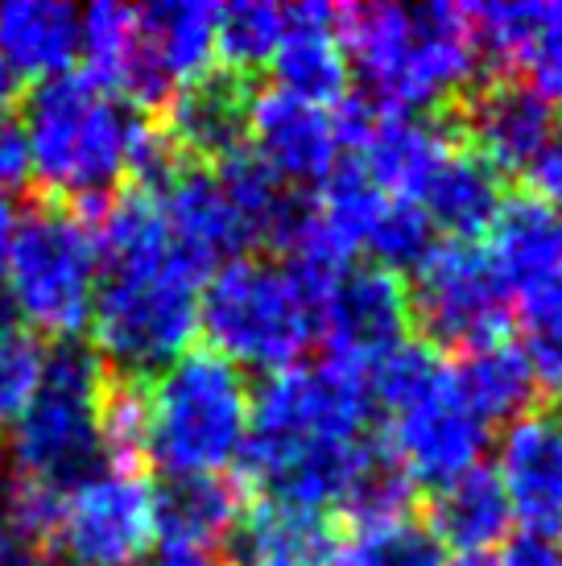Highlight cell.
<instances>
[{
	"mask_svg": "<svg viewBox=\"0 0 562 566\" xmlns=\"http://www.w3.org/2000/svg\"><path fill=\"white\" fill-rule=\"evenodd\" d=\"M145 566H216V554L195 542H178V537H157L154 554Z\"/></svg>",
	"mask_w": 562,
	"mask_h": 566,
	"instance_id": "39",
	"label": "cell"
},
{
	"mask_svg": "<svg viewBox=\"0 0 562 566\" xmlns=\"http://www.w3.org/2000/svg\"><path fill=\"white\" fill-rule=\"evenodd\" d=\"M340 509L356 521V530H376V525H393V521L409 517V509H414V480L402 472V463L389 455L385 442L360 468V475L352 480Z\"/></svg>",
	"mask_w": 562,
	"mask_h": 566,
	"instance_id": "30",
	"label": "cell"
},
{
	"mask_svg": "<svg viewBox=\"0 0 562 566\" xmlns=\"http://www.w3.org/2000/svg\"><path fill=\"white\" fill-rule=\"evenodd\" d=\"M273 75L281 92L298 95L319 108H335L347 95V54L340 42V9L335 4H290L285 33L273 54Z\"/></svg>",
	"mask_w": 562,
	"mask_h": 566,
	"instance_id": "17",
	"label": "cell"
},
{
	"mask_svg": "<svg viewBox=\"0 0 562 566\" xmlns=\"http://www.w3.org/2000/svg\"><path fill=\"white\" fill-rule=\"evenodd\" d=\"M13 232H17V207H13V199L0 190V282H4L9 249H13Z\"/></svg>",
	"mask_w": 562,
	"mask_h": 566,
	"instance_id": "40",
	"label": "cell"
},
{
	"mask_svg": "<svg viewBox=\"0 0 562 566\" xmlns=\"http://www.w3.org/2000/svg\"><path fill=\"white\" fill-rule=\"evenodd\" d=\"M497 480L525 534H562V422L554 413H525L504 430Z\"/></svg>",
	"mask_w": 562,
	"mask_h": 566,
	"instance_id": "14",
	"label": "cell"
},
{
	"mask_svg": "<svg viewBox=\"0 0 562 566\" xmlns=\"http://www.w3.org/2000/svg\"><path fill=\"white\" fill-rule=\"evenodd\" d=\"M100 447L104 463L121 472H140L149 463V389L145 380L112 377L100 401Z\"/></svg>",
	"mask_w": 562,
	"mask_h": 566,
	"instance_id": "29",
	"label": "cell"
},
{
	"mask_svg": "<svg viewBox=\"0 0 562 566\" xmlns=\"http://www.w3.org/2000/svg\"><path fill=\"white\" fill-rule=\"evenodd\" d=\"M38 566H59V563H38Z\"/></svg>",
	"mask_w": 562,
	"mask_h": 566,
	"instance_id": "43",
	"label": "cell"
},
{
	"mask_svg": "<svg viewBox=\"0 0 562 566\" xmlns=\"http://www.w3.org/2000/svg\"><path fill=\"white\" fill-rule=\"evenodd\" d=\"M488 261L500 273L509 298L562 282V216L533 195L504 199L488 223Z\"/></svg>",
	"mask_w": 562,
	"mask_h": 566,
	"instance_id": "18",
	"label": "cell"
},
{
	"mask_svg": "<svg viewBox=\"0 0 562 566\" xmlns=\"http://www.w3.org/2000/svg\"><path fill=\"white\" fill-rule=\"evenodd\" d=\"M50 368V344L25 323H0V426H13L33 397L42 394Z\"/></svg>",
	"mask_w": 562,
	"mask_h": 566,
	"instance_id": "31",
	"label": "cell"
},
{
	"mask_svg": "<svg viewBox=\"0 0 562 566\" xmlns=\"http://www.w3.org/2000/svg\"><path fill=\"white\" fill-rule=\"evenodd\" d=\"M252 394L244 373L211 347H190L149 385V463L178 475H219L249 434Z\"/></svg>",
	"mask_w": 562,
	"mask_h": 566,
	"instance_id": "7",
	"label": "cell"
},
{
	"mask_svg": "<svg viewBox=\"0 0 562 566\" xmlns=\"http://www.w3.org/2000/svg\"><path fill=\"white\" fill-rule=\"evenodd\" d=\"M525 71H530V87L550 108L562 104V4H547L542 9V30H538V42H533L530 59H525Z\"/></svg>",
	"mask_w": 562,
	"mask_h": 566,
	"instance_id": "35",
	"label": "cell"
},
{
	"mask_svg": "<svg viewBox=\"0 0 562 566\" xmlns=\"http://www.w3.org/2000/svg\"><path fill=\"white\" fill-rule=\"evenodd\" d=\"M406 331L409 294L397 273L352 265L327 285L319 311V339L327 344V360L373 373L389 352L406 344Z\"/></svg>",
	"mask_w": 562,
	"mask_h": 566,
	"instance_id": "12",
	"label": "cell"
},
{
	"mask_svg": "<svg viewBox=\"0 0 562 566\" xmlns=\"http://www.w3.org/2000/svg\"><path fill=\"white\" fill-rule=\"evenodd\" d=\"M252 154L266 161L290 190L323 187L340 158V137L331 108L306 104L281 87L249 92V128Z\"/></svg>",
	"mask_w": 562,
	"mask_h": 566,
	"instance_id": "13",
	"label": "cell"
},
{
	"mask_svg": "<svg viewBox=\"0 0 562 566\" xmlns=\"http://www.w3.org/2000/svg\"><path fill=\"white\" fill-rule=\"evenodd\" d=\"M166 137L187 161L223 158L244 145L249 128V83L211 71L204 80L187 83L183 92H174L170 116L162 120Z\"/></svg>",
	"mask_w": 562,
	"mask_h": 566,
	"instance_id": "23",
	"label": "cell"
},
{
	"mask_svg": "<svg viewBox=\"0 0 562 566\" xmlns=\"http://www.w3.org/2000/svg\"><path fill=\"white\" fill-rule=\"evenodd\" d=\"M517 318L525 331L521 352L530 360L538 389H547L550 397H562V282L517 298Z\"/></svg>",
	"mask_w": 562,
	"mask_h": 566,
	"instance_id": "33",
	"label": "cell"
},
{
	"mask_svg": "<svg viewBox=\"0 0 562 566\" xmlns=\"http://www.w3.org/2000/svg\"><path fill=\"white\" fill-rule=\"evenodd\" d=\"M140 120L145 112L128 108L87 71L33 83L21 125L33 178L59 195V203L108 199L128 174Z\"/></svg>",
	"mask_w": 562,
	"mask_h": 566,
	"instance_id": "4",
	"label": "cell"
},
{
	"mask_svg": "<svg viewBox=\"0 0 562 566\" xmlns=\"http://www.w3.org/2000/svg\"><path fill=\"white\" fill-rule=\"evenodd\" d=\"M108 380V364L95 356V347L79 339L50 347L42 394L9 426V475L66 496L75 484L104 472L100 401Z\"/></svg>",
	"mask_w": 562,
	"mask_h": 566,
	"instance_id": "8",
	"label": "cell"
},
{
	"mask_svg": "<svg viewBox=\"0 0 562 566\" xmlns=\"http://www.w3.org/2000/svg\"><path fill=\"white\" fill-rule=\"evenodd\" d=\"M340 537L323 513L281 501L252 504L228 534L232 566H331Z\"/></svg>",
	"mask_w": 562,
	"mask_h": 566,
	"instance_id": "21",
	"label": "cell"
},
{
	"mask_svg": "<svg viewBox=\"0 0 562 566\" xmlns=\"http://www.w3.org/2000/svg\"><path fill=\"white\" fill-rule=\"evenodd\" d=\"M530 187H533V199H542L550 211H559L562 216V128L550 137L547 149L533 158Z\"/></svg>",
	"mask_w": 562,
	"mask_h": 566,
	"instance_id": "36",
	"label": "cell"
},
{
	"mask_svg": "<svg viewBox=\"0 0 562 566\" xmlns=\"http://www.w3.org/2000/svg\"><path fill=\"white\" fill-rule=\"evenodd\" d=\"M500 203H504L500 174L464 145H455L418 195V207L435 223V232L443 228L451 232V240H476L480 232H488Z\"/></svg>",
	"mask_w": 562,
	"mask_h": 566,
	"instance_id": "26",
	"label": "cell"
},
{
	"mask_svg": "<svg viewBox=\"0 0 562 566\" xmlns=\"http://www.w3.org/2000/svg\"><path fill=\"white\" fill-rule=\"evenodd\" d=\"M455 566H497L492 558H464V563H455Z\"/></svg>",
	"mask_w": 562,
	"mask_h": 566,
	"instance_id": "42",
	"label": "cell"
},
{
	"mask_svg": "<svg viewBox=\"0 0 562 566\" xmlns=\"http://www.w3.org/2000/svg\"><path fill=\"white\" fill-rule=\"evenodd\" d=\"M455 149L451 125L435 116H409V112H381L368 142L360 145V170L373 178L389 199L418 203L430 174Z\"/></svg>",
	"mask_w": 562,
	"mask_h": 566,
	"instance_id": "20",
	"label": "cell"
},
{
	"mask_svg": "<svg viewBox=\"0 0 562 566\" xmlns=\"http://www.w3.org/2000/svg\"><path fill=\"white\" fill-rule=\"evenodd\" d=\"M13 99H17V75L4 63H0V116H9Z\"/></svg>",
	"mask_w": 562,
	"mask_h": 566,
	"instance_id": "41",
	"label": "cell"
},
{
	"mask_svg": "<svg viewBox=\"0 0 562 566\" xmlns=\"http://www.w3.org/2000/svg\"><path fill=\"white\" fill-rule=\"evenodd\" d=\"M373 385L347 364H294L257 389L249 434L240 447V480L266 501L323 513L347 496L360 468L373 459Z\"/></svg>",
	"mask_w": 562,
	"mask_h": 566,
	"instance_id": "2",
	"label": "cell"
},
{
	"mask_svg": "<svg viewBox=\"0 0 562 566\" xmlns=\"http://www.w3.org/2000/svg\"><path fill=\"white\" fill-rule=\"evenodd\" d=\"M464 128L471 137V154L492 166V170H530L533 158L559 133L554 108L530 83L521 80H492L480 92H471Z\"/></svg>",
	"mask_w": 562,
	"mask_h": 566,
	"instance_id": "16",
	"label": "cell"
},
{
	"mask_svg": "<svg viewBox=\"0 0 562 566\" xmlns=\"http://www.w3.org/2000/svg\"><path fill=\"white\" fill-rule=\"evenodd\" d=\"M327 285L290 261L236 256L207 277L199 294V331L211 352L240 373H285L319 339V311Z\"/></svg>",
	"mask_w": 562,
	"mask_h": 566,
	"instance_id": "5",
	"label": "cell"
},
{
	"mask_svg": "<svg viewBox=\"0 0 562 566\" xmlns=\"http://www.w3.org/2000/svg\"><path fill=\"white\" fill-rule=\"evenodd\" d=\"M285 33V9L269 0H236L219 4L216 13V59L236 80H244L252 71L273 63Z\"/></svg>",
	"mask_w": 562,
	"mask_h": 566,
	"instance_id": "28",
	"label": "cell"
},
{
	"mask_svg": "<svg viewBox=\"0 0 562 566\" xmlns=\"http://www.w3.org/2000/svg\"><path fill=\"white\" fill-rule=\"evenodd\" d=\"M497 566H562V542L547 534H521L504 542Z\"/></svg>",
	"mask_w": 562,
	"mask_h": 566,
	"instance_id": "37",
	"label": "cell"
},
{
	"mask_svg": "<svg viewBox=\"0 0 562 566\" xmlns=\"http://www.w3.org/2000/svg\"><path fill=\"white\" fill-rule=\"evenodd\" d=\"M340 42L360 71L364 99L409 116L468 92L485 63L468 4H344Z\"/></svg>",
	"mask_w": 562,
	"mask_h": 566,
	"instance_id": "3",
	"label": "cell"
},
{
	"mask_svg": "<svg viewBox=\"0 0 562 566\" xmlns=\"http://www.w3.org/2000/svg\"><path fill=\"white\" fill-rule=\"evenodd\" d=\"M25 178H30V154H25L21 125L0 116V190L9 195V187L25 182Z\"/></svg>",
	"mask_w": 562,
	"mask_h": 566,
	"instance_id": "38",
	"label": "cell"
},
{
	"mask_svg": "<svg viewBox=\"0 0 562 566\" xmlns=\"http://www.w3.org/2000/svg\"><path fill=\"white\" fill-rule=\"evenodd\" d=\"M157 537H178L216 551L240 521V488L223 475H178L154 492Z\"/></svg>",
	"mask_w": 562,
	"mask_h": 566,
	"instance_id": "27",
	"label": "cell"
},
{
	"mask_svg": "<svg viewBox=\"0 0 562 566\" xmlns=\"http://www.w3.org/2000/svg\"><path fill=\"white\" fill-rule=\"evenodd\" d=\"M376 409L389 418V455L414 484L443 488L480 468L488 426L451 385V368L430 344H406L368 373Z\"/></svg>",
	"mask_w": 562,
	"mask_h": 566,
	"instance_id": "6",
	"label": "cell"
},
{
	"mask_svg": "<svg viewBox=\"0 0 562 566\" xmlns=\"http://www.w3.org/2000/svg\"><path fill=\"white\" fill-rule=\"evenodd\" d=\"M216 13L219 4L207 0H157L137 9L145 66L170 99L187 83L216 71Z\"/></svg>",
	"mask_w": 562,
	"mask_h": 566,
	"instance_id": "19",
	"label": "cell"
},
{
	"mask_svg": "<svg viewBox=\"0 0 562 566\" xmlns=\"http://www.w3.org/2000/svg\"><path fill=\"white\" fill-rule=\"evenodd\" d=\"M79 207L95 232L100 285L92 302L95 356L112 377L145 380L162 373L199 331V294L207 273L178 252L162 203L149 190H125Z\"/></svg>",
	"mask_w": 562,
	"mask_h": 566,
	"instance_id": "1",
	"label": "cell"
},
{
	"mask_svg": "<svg viewBox=\"0 0 562 566\" xmlns=\"http://www.w3.org/2000/svg\"><path fill=\"white\" fill-rule=\"evenodd\" d=\"M509 290L500 282L485 249L471 240H443L414 269L409 315H418L422 331L447 347H476L504 339L509 331Z\"/></svg>",
	"mask_w": 562,
	"mask_h": 566,
	"instance_id": "10",
	"label": "cell"
},
{
	"mask_svg": "<svg viewBox=\"0 0 562 566\" xmlns=\"http://www.w3.org/2000/svg\"><path fill=\"white\" fill-rule=\"evenodd\" d=\"M435 244V223L426 220V211L418 203H409V199H389L381 220L368 232L364 252L376 261V269H389V273L402 277L406 269H418Z\"/></svg>",
	"mask_w": 562,
	"mask_h": 566,
	"instance_id": "34",
	"label": "cell"
},
{
	"mask_svg": "<svg viewBox=\"0 0 562 566\" xmlns=\"http://www.w3.org/2000/svg\"><path fill=\"white\" fill-rule=\"evenodd\" d=\"M451 368V385L459 401L485 426L525 418L538 397V380L530 373L525 352L509 339H488V344L464 347Z\"/></svg>",
	"mask_w": 562,
	"mask_h": 566,
	"instance_id": "25",
	"label": "cell"
},
{
	"mask_svg": "<svg viewBox=\"0 0 562 566\" xmlns=\"http://www.w3.org/2000/svg\"><path fill=\"white\" fill-rule=\"evenodd\" d=\"M100 285V249L87 216L71 203L42 199L17 211L13 249L4 265L9 306L42 339H75L87 327Z\"/></svg>",
	"mask_w": 562,
	"mask_h": 566,
	"instance_id": "9",
	"label": "cell"
},
{
	"mask_svg": "<svg viewBox=\"0 0 562 566\" xmlns=\"http://www.w3.org/2000/svg\"><path fill=\"white\" fill-rule=\"evenodd\" d=\"M157 542L154 484L140 472L104 468L63 496L54 551L63 566H137Z\"/></svg>",
	"mask_w": 562,
	"mask_h": 566,
	"instance_id": "11",
	"label": "cell"
},
{
	"mask_svg": "<svg viewBox=\"0 0 562 566\" xmlns=\"http://www.w3.org/2000/svg\"><path fill=\"white\" fill-rule=\"evenodd\" d=\"M331 566H447V551L426 525L406 517L376 530H356V537L335 551Z\"/></svg>",
	"mask_w": 562,
	"mask_h": 566,
	"instance_id": "32",
	"label": "cell"
},
{
	"mask_svg": "<svg viewBox=\"0 0 562 566\" xmlns=\"http://www.w3.org/2000/svg\"><path fill=\"white\" fill-rule=\"evenodd\" d=\"M509 525H513V509L500 488L497 472L476 468V472L459 475L451 484L435 488V504H430V534L447 551H459L464 558H488L509 542Z\"/></svg>",
	"mask_w": 562,
	"mask_h": 566,
	"instance_id": "24",
	"label": "cell"
},
{
	"mask_svg": "<svg viewBox=\"0 0 562 566\" xmlns=\"http://www.w3.org/2000/svg\"><path fill=\"white\" fill-rule=\"evenodd\" d=\"M83 54V17L63 0H4L0 4V63L17 80L46 83L75 71Z\"/></svg>",
	"mask_w": 562,
	"mask_h": 566,
	"instance_id": "22",
	"label": "cell"
},
{
	"mask_svg": "<svg viewBox=\"0 0 562 566\" xmlns=\"http://www.w3.org/2000/svg\"><path fill=\"white\" fill-rule=\"evenodd\" d=\"M162 203L166 228H170L178 252L190 265H199L211 277L223 261H236L249 249V232L236 220L228 195L219 190L216 174L204 161H183L162 190H149Z\"/></svg>",
	"mask_w": 562,
	"mask_h": 566,
	"instance_id": "15",
	"label": "cell"
}]
</instances>
